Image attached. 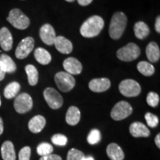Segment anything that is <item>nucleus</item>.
Wrapping results in <instances>:
<instances>
[{"mask_svg":"<svg viewBox=\"0 0 160 160\" xmlns=\"http://www.w3.org/2000/svg\"><path fill=\"white\" fill-rule=\"evenodd\" d=\"M105 22L99 16H92L84 22L80 28V33L85 38H93L98 36L103 29Z\"/></svg>","mask_w":160,"mask_h":160,"instance_id":"nucleus-1","label":"nucleus"},{"mask_svg":"<svg viewBox=\"0 0 160 160\" xmlns=\"http://www.w3.org/2000/svg\"><path fill=\"white\" fill-rule=\"evenodd\" d=\"M128 18L123 12H116L111 18L109 25V35L113 39H119L125 32Z\"/></svg>","mask_w":160,"mask_h":160,"instance_id":"nucleus-2","label":"nucleus"},{"mask_svg":"<svg viewBox=\"0 0 160 160\" xmlns=\"http://www.w3.org/2000/svg\"><path fill=\"white\" fill-rule=\"evenodd\" d=\"M7 20L12 26L19 30H25L30 25L29 18L18 8L12 9L9 12Z\"/></svg>","mask_w":160,"mask_h":160,"instance_id":"nucleus-3","label":"nucleus"},{"mask_svg":"<svg viewBox=\"0 0 160 160\" xmlns=\"http://www.w3.org/2000/svg\"><path fill=\"white\" fill-rule=\"evenodd\" d=\"M141 51L137 44L128 43L121 48L117 52L118 59L123 62H131L137 59L139 57Z\"/></svg>","mask_w":160,"mask_h":160,"instance_id":"nucleus-4","label":"nucleus"},{"mask_svg":"<svg viewBox=\"0 0 160 160\" xmlns=\"http://www.w3.org/2000/svg\"><path fill=\"white\" fill-rule=\"evenodd\" d=\"M55 82L58 88L62 92H68L74 88L76 80L73 76L67 72H59L55 75Z\"/></svg>","mask_w":160,"mask_h":160,"instance_id":"nucleus-5","label":"nucleus"},{"mask_svg":"<svg viewBox=\"0 0 160 160\" xmlns=\"http://www.w3.org/2000/svg\"><path fill=\"white\" fill-rule=\"evenodd\" d=\"M119 92L126 97H137L141 93V86L133 79H125L119 85Z\"/></svg>","mask_w":160,"mask_h":160,"instance_id":"nucleus-6","label":"nucleus"},{"mask_svg":"<svg viewBox=\"0 0 160 160\" xmlns=\"http://www.w3.org/2000/svg\"><path fill=\"white\" fill-rule=\"evenodd\" d=\"M43 97L51 109H59L63 105V98L61 94L53 88H47L43 92Z\"/></svg>","mask_w":160,"mask_h":160,"instance_id":"nucleus-7","label":"nucleus"},{"mask_svg":"<svg viewBox=\"0 0 160 160\" xmlns=\"http://www.w3.org/2000/svg\"><path fill=\"white\" fill-rule=\"evenodd\" d=\"M133 113V108L128 102L125 101H121L116 104L112 109L111 116L113 119L116 121H120L128 117Z\"/></svg>","mask_w":160,"mask_h":160,"instance_id":"nucleus-8","label":"nucleus"},{"mask_svg":"<svg viewBox=\"0 0 160 160\" xmlns=\"http://www.w3.org/2000/svg\"><path fill=\"white\" fill-rule=\"evenodd\" d=\"M33 108V99L28 93H20L16 97L14 108L19 113H25Z\"/></svg>","mask_w":160,"mask_h":160,"instance_id":"nucleus-9","label":"nucleus"},{"mask_svg":"<svg viewBox=\"0 0 160 160\" xmlns=\"http://www.w3.org/2000/svg\"><path fill=\"white\" fill-rule=\"evenodd\" d=\"M34 48V39L31 37L23 39L18 45L15 51V56L17 59H23L28 57Z\"/></svg>","mask_w":160,"mask_h":160,"instance_id":"nucleus-10","label":"nucleus"},{"mask_svg":"<svg viewBox=\"0 0 160 160\" xmlns=\"http://www.w3.org/2000/svg\"><path fill=\"white\" fill-rule=\"evenodd\" d=\"M39 37L46 45H53L57 36L54 28L50 24H45L39 30Z\"/></svg>","mask_w":160,"mask_h":160,"instance_id":"nucleus-11","label":"nucleus"},{"mask_svg":"<svg viewBox=\"0 0 160 160\" xmlns=\"http://www.w3.org/2000/svg\"><path fill=\"white\" fill-rule=\"evenodd\" d=\"M63 68L67 73L71 75H78L82 73V63L74 57H68L63 62Z\"/></svg>","mask_w":160,"mask_h":160,"instance_id":"nucleus-12","label":"nucleus"},{"mask_svg":"<svg viewBox=\"0 0 160 160\" xmlns=\"http://www.w3.org/2000/svg\"><path fill=\"white\" fill-rule=\"evenodd\" d=\"M111 81L108 78H99L90 81L89 88L96 93H101L108 91L111 87Z\"/></svg>","mask_w":160,"mask_h":160,"instance_id":"nucleus-13","label":"nucleus"},{"mask_svg":"<svg viewBox=\"0 0 160 160\" xmlns=\"http://www.w3.org/2000/svg\"><path fill=\"white\" fill-rule=\"evenodd\" d=\"M13 37L11 31L7 28L3 27L0 29V46L5 51H11L13 47Z\"/></svg>","mask_w":160,"mask_h":160,"instance_id":"nucleus-14","label":"nucleus"},{"mask_svg":"<svg viewBox=\"0 0 160 160\" xmlns=\"http://www.w3.org/2000/svg\"><path fill=\"white\" fill-rule=\"evenodd\" d=\"M53 45H55L58 51L63 54H69L73 51V44L71 42L62 36L56 37Z\"/></svg>","mask_w":160,"mask_h":160,"instance_id":"nucleus-15","label":"nucleus"},{"mask_svg":"<svg viewBox=\"0 0 160 160\" xmlns=\"http://www.w3.org/2000/svg\"><path fill=\"white\" fill-rule=\"evenodd\" d=\"M130 133L133 137H148L151 132L147 126L139 122H135L130 125Z\"/></svg>","mask_w":160,"mask_h":160,"instance_id":"nucleus-16","label":"nucleus"},{"mask_svg":"<svg viewBox=\"0 0 160 160\" xmlns=\"http://www.w3.org/2000/svg\"><path fill=\"white\" fill-rule=\"evenodd\" d=\"M46 125V119L41 115H37L30 120L28 128L32 133H38L42 131Z\"/></svg>","mask_w":160,"mask_h":160,"instance_id":"nucleus-17","label":"nucleus"},{"mask_svg":"<svg viewBox=\"0 0 160 160\" xmlns=\"http://www.w3.org/2000/svg\"><path fill=\"white\" fill-rule=\"evenodd\" d=\"M106 152L108 157L111 160H123L125 158V153L122 149L116 143H111L108 145Z\"/></svg>","mask_w":160,"mask_h":160,"instance_id":"nucleus-18","label":"nucleus"},{"mask_svg":"<svg viewBox=\"0 0 160 160\" xmlns=\"http://www.w3.org/2000/svg\"><path fill=\"white\" fill-rule=\"evenodd\" d=\"M146 55L151 62H157L160 58V50L159 45L155 42H151L146 48Z\"/></svg>","mask_w":160,"mask_h":160,"instance_id":"nucleus-19","label":"nucleus"},{"mask_svg":"<svg viewBox=\"0 0 160 160\" xmlns=\"http://www.w3.org/2000/svg\"><path fill=\"white\" fill-rule=\"evenodd\" d=\"M3 160H16V152L13 144L11 141H5L1 147Z\"/></svg>","mask_w":160,"mask_h":160,"instance_id":"nucleus-20","label":"nucleus"},{"mask_svg":"<svg viewBox=\"0 0 160 160\" xmlns=\"http://www.w3.org/2000/svg\"><path fill=\"white\" fill-rule=\"evenodd\" d=\"M0 65L5 73H12L17 71V65L11 57L5 53L0 56Z\"/></svg>","mask_w":160,"mask_h":160,"instance_id":"nucleus-21","label":"nucleus"},{"mask_svg":"<svg viewBox=\"0 0 160 160\" xmlns=\"http://www.w3.org/2000/svg\"><path fill=\"white\" fill-rule=\"evenodd\" d=\"M80 118H81V113L79 109L76 106H71L66 113V122L70 125H76L79 123Z\"/></svg>","mask_w":160,"mask_h":160,"instance_id":"nucleus-22","label":"nucleus"},{"mask_svg":"<svg viewBox=\"0 0 160 160\" xmlns=\"http://www.w3.org/2000/svg\"><path fill=\"white\" fill-rule=\"evenodd\" d=\"M34 57L38 62L43 65H48L52 60L51 55L49 52L42 48H38L35 50Z\"/></svg>","mask_w":160,"mask_h":160,"instance_id":"nucleus-23","label":"nucleus"},{"mask_svg":"<svg viewBox=\"0 0 160 160\" xmlns=\"http://www.w3.org/2000/svg\"><path fill=\"white\" fill-rule=\"evenodd\" d=\"M133 31L136 37L139 39H145L150 33V28L147 24L144 22L139 21L137 22L133 27Z\"/></svg>","mask_w":160,"mask_h":160,"instance_id":"nucleus-24","label":"nucleus"},{"mask_svg":"<svg viewBox=\"0 0 160 160\" xmlns=\"http://www.w3.org/2000/svg\"><path fill=\"white\" fill-rule=\"evenodd\" d=\"M21 88L20 84L17 82H12L5 87L4 90V96L6 99H11L16 97Z\"/></svg>","mask_w":160,"mask_h":160,"instance_id":"nucleus-25","label":"nucleus"},{"mask_svg":"<svg viewBox=\"0 0 160 160\" xmlns=\"http://www.w3.org/2000/svg\"><path fill=\"white\" fill-rule=\"evenodd\" d=\"M25 72L28 75V80L30 85L34 86L37 84L39 80V73L37 69L33 65H28L25 68Z\"/></svg>","mask_w":160,"mask_h":160,"instance_id":"nucleus-26","label":"nucleus"},{"mask_svg":"<svg viewBox=\"0 0 160 160\" xmlns=\"http://www.w3.org/2000/svg\"><path fill=\"white\" fill-rule=\"evenodd\" d=\"M137 70L139 73L145 76V77H151L154 73L155 68L151 63L145 61H142L138 63Z\"/></svg>","mask_w":160,"mask_h":160,"instance_id":"nucleus-27","label":"nucleus"},{"mask_svg":"<svg viewBox=\"0 0 160 160\" xmlns=\"http://www.w3.org/2000/svg\"><path fill=\"white\" fill-rule=\"evenodd\" d=\"M37 153L41 157L51 154L53 151V148L51 144L47 142H42L37 146Z\"/></svg>","mask_w":160,"mask_h":160,"instance_id":"nucleus-28","label":"nucleus"},{"mask_svg":"<svg viewBox=\"0 0 160 160\" xmlns=\"http://www.w3.org/2000/svg\"><path fill=\"white\" fill-rule=\"evenodd\" d=\"M87 140L90 145H96L101 140V133L98 129L91 130L88 136Z\"/></svg>","mask_w":160,"mask_h":160,"instance_id":"nucleus-29","label":"nucleus"},{"mask_svg":"<svg viewBox=\"0 0 160 160\" xmlns=\"http://www.w3.org/2000/svg\"><path fill=\"white\" fill-rule=\"evenodd\" d=\"M85 157L83 152L80 151L79 150L72 148L68 153L67 160H82Z\"/></svg>","mask_w":160,"mask_h":160,"instance_id":"nucleus-30","label":"nucleus"},{"mask_svg":"<svg viewBox=\"0 0 160 160\" xmlns=\"http://www.w3.org/2000/svg\"><path fill=\"white\" fill-rule=\"evenodd\" d=\"M145 119L146 122H147L148 125L150 128H154L159 124V118L157 117V116L151 113H149V112L145 113Z\"/></svg>","mask_w":160,"mask_h":160,"instance_id":"nucleus-31","label":"nucleus"},{"mask_svg":"<svg viewBox=\"0 0 160 160\" xmlns=\"http://www.w3.org/2000/svg\"><path fill=\"white\" fill-rule=\"evenodd\" d=\"M51 141L54 145L58 146H65L68 143V138L63 134H54L51 138Z\"/></svg>","mask_w":160,"mask_h":160,"instance_id":"nucleus-32","label":"nucleus"},{"mask_svg":"<svg viewBox=\"0 0 160 160\" xmlns=\"http://www.w3.org/2000/svg\"><path fill=\"white\" fill-rule=\"evenodd\" d=\"M147 103L151 106V107L155 108L159 105V97L155 92H150L147 96Z\"/></svg>","mask_w":160,"mask_h":160,"instance_id":"nucleus-33","label":"nucleus"},{"mask_svg":"<svg viewBox=\"0 0 160 160\" xmlns=\"http://www.w3.org/2000/svg\"><path fill=\"white\" fill-rule=\"evenodd\" d=\"M31 149L29 146H25L19 151V160H30Z\"/></svg>","mask_w":160,"mask_h":160,"instance_id":"nucleus-34","label":"nucleus"},{"mask_svg":"<svg viewBox=\"0 0 160 160\" xmlns=\"http://www.w3.org/2000/svg\"><path fill=\"white\" fill-rule=\"evenodd\" d=\"M39 160H62L61 157L57 154H49L47 156H44L40 158Z\"/></svg>","mask_w":160,"mask_h":160,"instance_id":"nucleus-35","label":"nucleus"},{"mask_svg":"<svg viewBox=\"0 0 160 160\" xmlns=\"http://www.w3.org/2000/svg\"><path fill=\"white\" fill-rule=\"evenodd\" d=\"M93 0H77L78 3L81 6H87L91 4Z\"/></svg>","mask_w":160,"mask_h":160,"instance_id":"nucleus-36","label":"nucleus"},{"mask_svg":"<svg viewBox=\"0 0 160 160\" xmlns=\"http://www.w3.org/2000/svg\"><path fill=\"white\" fill-rule=\"evenodd\" d=\"M155 30L157 33H160V17H157L155 22Z\"/></svg>","mask_w":160,"mask_h":160,"instance_id":"nucleus-37","label":"nucleus"},{"mask_svg":"<svg viewBox=\"0 0 160 160\" xmlns=\"http://www.w3.org/2000/svg\"><path fill=\"white\" fill-rule=\"evenodd\" d=\"M155 144H156V145L159 148H160V134L159 133H158V134L156 136Z\"/></svg>","mask_w":160,"mask_h":160,"instance_id":"nucleus-38","label":"nucleus"},{"mask_svg":"<svg viewBox=\"0 0 160 160\" xmlns=\"http://www.w3.org/2000/svg\"><path fill=\"white\" fill-rule=\"evenodd\" d=\"M5 74L6 73L3 71L1 65H0V81H2V80L4 79V78L5 77Z\"/></svg>","mask_w":160,"mask_h":160,"instance_id":"nucleus-39","label":"nucleus"},{"mask_svg":"<svg viewBox=\"0 0 160 160\" xmlns=\"http://www.w3.org/2000/svg\"><path fill=\"white\" fill-rule=\"evenodd\" d=\"M4 131V125H3V121L2 118L0 117V135L2 134Z\"/></svg>","mask_w":160,"mask_h":160,"instance_id":"nucleus-40","label":"nucleus"},{"mask_svg":"<svg viewBox=\"0 0 160 160\" xmlns=\"http://www.w3.org/2000/svg\"><path fill=\"white\" fill-rule=\"evenodd\" d=\"M82 160H94L92 157H84Z\"/></svg>","mask_w":160,"mask_h":160,"instance_id":"nucleus-41","label":"nucleus"},{"mask_svg":"<svg viewBox=\"0 0 160 160\" xmlns=\"http://www.w3.org/2000/svg\"><path fill=\"white\" fill-rule=\"evenodd\" d=\"M65 1L68 2H74L75 0H65Z\"/></svg>","mask_w":160,"mask_h":160,"instance_id":"nucleus-42","label":"nucleus"},{"mask_svg":"<svg viewBox=\"0 0 160 160\" xmlns=\"http://www.w3.org/2000/svg\"><path fill=\"white\" fill-rule=\"evenodd\" d=\"M1 104H2V102H1V98H0V106H1Z\"/></svg>","mask_w":160,"mask_h":160,"instance_id":"nucleus-43","label":"nucleus"}]
</instances>
